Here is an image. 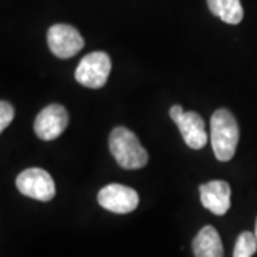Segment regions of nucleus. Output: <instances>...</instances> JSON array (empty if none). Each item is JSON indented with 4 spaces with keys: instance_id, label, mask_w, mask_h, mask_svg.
Returning <instances> with one entry per match:
<instances>
[{
    "instance_id": "f257e3e1",
    "label": "nucleus",
    "mask_w": 257,
    "mask_h": 257,
    "mask_svg": "<svg viewBox=\"0 0 257 257\" xmlns=\"http://www.w3.org/2000/svg\"><path fill=\"white\" fill-rule=\"evenodd\" d=\"M210 142L214 156L220 162H229L239 143V126L227 109H219L210 119Z\"/></svg>"
},
{
    "instance_id": "f03ea898",
    "label": "nucleus",
    "mask_w": 257,
    "mask_h": 257,
    "mask_svg": "<svg viewBox=\"0 0 257 257\" xmlns=\"http://www.w3.org/2000/svg\"><path fill=\"white\" fill-rule=\"evenodd\" d=\"M109 147L117 165L126 170H136L147 165V152L140 145L138 136L126 127L113 128Z\"/></svg>"
},
{
    "instance_id": "7ed1b4c3",
    "label": "nucleus",
    "mask_w": 257,
    "mask_h": 257,
    "mask_svg": "<svg viewBox=\"0 0 257 257\" xmlns=\"http://www.w3.org/2000/svg\"><path fill=\"white\" fill-rule=\"evenodd\" d=\"M111 70L110 57L104 52H93L84 56L77 66L74 77L82 86L90 89L103 87Z\"/></svg>"
},
{
    "instance_id": "20e7f679",
    "label": "nucleus",
    "mask_w": 257,
    "mask_h": 257,
    "mask_svg": "<svg viewBox=\"0 0 257 257\" xmlns=\"http://www.w3.org/2000/svg\"><path fill=\"white\" fill-rule=\"evenodd\" d=\"M170 117L177 124L183 136L184 143L193 150H199L209 142V135L204 127V121L196 111H184L182 106L176 104L170 109Z\"/></svg>"
},
{
    "instance_id": "39448f33",
    "label": "nucleus",
    "mask_w": 257,
    "mask_h": 257,
    "mask_svg": "<svg viewBox=\"0 0 257 257\" xmlns=\"http://www.w3.org/2000/svg\"><path fill=\"white\" fill-rule=\"evenodd\" d=\"M16 186L22 194L40 202H49L56 194L55 182L52 176L39 167L23 170L16 179Z\"/></svg>"
},
{
    "instance_id": "423d86ee",
    "label": "nucleus",
    "mask_w": 257,
    "mask_h": 257,
    "mask_svg": "<svg viewBox=\"0 0 257 257\" xmlns=\"http://www.w3.org/2000/svg\"><path fill=\"white\" fill-rule=\"evenodd\" d=\"M47 45L52 53L59 59H69L77 55L84 46V40L77 29L59 23L49 29Z\"/></svg>"
},
{
    "instance_id": "0eeeda50",
    "label": "nucleus",
    "mask_w": 257,
    "mask_h": 257,
    "mask_svg": "<svg viewBox=\"0 0 257 257\" xmlns=\"http://www.w3.org/2000/svg\"><path fill=\"white\" fill-rule=\"evenodd\" d=\"M97 202L106 210L126 214L139 206V194L135 189L123 184H107L97 194Z\"/></svg>"
},
{
    "instance_id": "6e6552de",
    "label": "nucleus",
    "mask_w": 257,
    "mask_h": 257,
    "mask_svg": "<svg viewBox=\"0 0 257 257\" xmlns=\"http://www.w3.org/2000/svg\"><path fill=\"white\" fill-rule=\"evenodd\" d=\"M69 123V114L62 104H49L37 114L35 132L42 140H55L64 132Z\"/></svg>"
},
{
    "instance_id": "1a4fd4ad",
    "label": "nucleus",
    "mask_w": 257,
    "mask_h": 257,
    "mask_svg": "<svg viewBox=\"0 0 257 257\" xmlns=\"http://www.w3.org/2000/svg\"><path fill=\"white\" fill-rule=\"evenodd\" d=\"M200 200L202 204L213 214L223 216L230 209V186L223 180H213L200 186Z\"/></svg>"
},
{
    "instance_id": "9d476101",
    "label": "nucleus",
    "mask_w": 257,
    "mask_h": 257,
    "mask_svg": "<svg viewBox=\"0 0 257 257\" xmlns=\"http://www.w3.org/2000/svg\"><path fill=\"white\" fill-rule=\"evenodd\" d=\"M194 257H223V243L217 230L213 226H204L193 240Z\"/></svg>"
},
{
    "instance_id": "9b49d317",
    "label": "nucleus",
    "mask_w": 257,
    "mask_h": 257,
    "mask_svg": "<svg viewBox=\"0 0 257 257\" xmlns=\"http://www.w3.org/2000/svg\"><path fill=\"white\" fill-rule=\"evenodd\" d=\"M210 12L227 25H239L244 12L240 0H207Z\"/></svg>"
},
{
    "instance_id": "f8f14e48",
    "label": "nucleus",
    "mask_w": 257,
    "mask_h": 257,
    "mask_svg": "<svg viewBox=\"0 0 257 257\" xmlns=\"http://www.w3.org/2000/svg\"><path fill=\"white\" fill-rule=\"evenodd\" d=\"M257 250V239L254 233L243 231L236 240L233 257H251Z\"/></svg>"
},
{
    "instance_id": "ddd939ff",
    "label": "nucleus",
    "mask_w": 257,
    "mask_h": 257,
    "mask_svg": "<svg viewBox=\"0 0 257 257\" xmlns=\"http://www.w3.org/2000/svg\"><path fill=\"white\" fill-rule=\"evenodd\" d=\"M13 117H15V110H13L12 104L9 101L3 100L0 103V132H3L9 126Z\"/></svg>"
},
{
    "instance_id": "4468645a",
    "label": "nucleus",
    "mask_w": 257,
    "mask_h": 257,
    "mask_svg": "<svg viewBox=\"0 0 257 257\" xmlns=\"http://www.w3.org/2000/svg\"><path fill=\"white\" fill-rule=\"evenodd\" d=\"M254 236H256V239H257V219H256V229H254Z\"/></svg>"
}]
</instances>
